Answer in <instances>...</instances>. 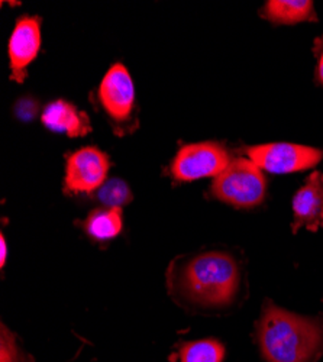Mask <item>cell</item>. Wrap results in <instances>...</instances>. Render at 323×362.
I'll list each match as a JSON object with an SVG mask.
<instances>
[{"label":"cell","instance_id":"7a4b0ae2","mask_svg":"<svg viewBox=\"0 0 323 362\" xmlns=\"http://www.w3.org/2000/svg\"><path fill=\"white\" fill-rule=\"evenodd\" d=\"M170 291L187 303L201 308L229 306L241 286L238 262L226 252L209 251L172 265Z\"/></svg>","mask_w":323,"mask_h":362},{"label":"cell","instance_id":"9c48e42d","mask_svg":"<svg viewBox=\"0 0 323 362\" xmlns=\"http://www.w3.org/2000/svg\"><path fill=\"white\" fill-rule=\"evenodd\" d=\"M293 232L302 228L316 232L323 226V173L315 171L293 199Z\"/></svg>","mask_w":323,"mask_h":362},{"label":"cell","instance_id":"3957f363","mask_svg":"<svg viewBox=\"0 0 323 362\" xmlns=\"http://www.w3.org/2000/svg\"><path fill=\"white\" fill-rule=\"evenodd\" d=\"M267 180L249 158L232 160L212 183V194L237 209H252L266 199Z\"/></svg>","mask_w":323,"mask_h":362},{"label":"cell","instance_id":"6da1fadb","mask_svg":"<svg viewBox=\"0 0 323 362\" xmlns=\"http://www.w3.org/2000/svg\"><path fill=\"white\" fill-rule=\"evenodd\" d=\"M255 341L266 362H317L323 356V315L300 316L266 300Z\"/></svg>","mask_w":323,"mask_h":362},{"label":"cell","instance_id":"7c38bea8","mask_svg":"<svg viewBox=\"0 0 323 362\" xmlns=\"http://www.w3.org/2000/svg\"><path fill=\"white\" fill-rule=\"evenodd\" d=\"M122 209H98L81 223L87 235L96 240H107L117 236L122 230Z\"/></svg>","mask_w":323,"mask_h":362},{"label":"cell","instance_id":"277c9868","mask_svg":"<svg viewBox=\"0 0 323 362\" xmlns=\"http://www.w3.org/2000/svg\"><path fill=\"white\" fill-rule=\"evenodd\" d=\"M248 158L262 171L288 174L309 170L323 160V151L290 142H274L247 148Z\"/></svg>","mask_w":323,"mask_h":362},{"label":"cell","instance_id":"8fae6325","mask_svg":"<svg viewBox=\"0 0 323 362\" xmlns=\"http://www.w3.org/2000/svg\"><path fill=\"white\" fill-rule=\"evenodd\" d=\"M261 18L277 25H296L317 21L309 0H270L261 9Z\"/></svg>","mask_w":323,"mask_h":362},{"label":"cell","instance_id":"ba28073f","mask_svg":"<svg viewBox=\"0 0 323 362\" xmlns=\"http://www.w3.org/2000/svg\"><path fill=\"white\" fill-rule=\"evenodd\" d=\"M41 49V18L22 16L18 19L8 44L11 78L22 83L28 76V67Z\"/></svg>","mask_w":323,"mask_h":362},{"label":"cell","instance_id":"e0dca14e","mask_svg":"<svg viewBox=\"0 0 323 362\" xmlns=\"http://www.w3.org/2000/svg\"><path fill=\"white\" fill-rule=\"evenodd\" d=\"M6 252H8L6 240H5V236L2 235V236H0V265H2V268L6 264Z\"/></svg>","mask_w":323,"mask_h":362},{"label":"cell","instance_id":"52a82bcc","mask_svg":"<svg viewBox=\"0 0 323 362\" xmlns=\"http://www.w3.org/2000/svg\"><path fill=\"white\" fill-rule=\"evenodd\" d=\"M109 157L95 146L81 148L67 157L64 187L74 194H90L106 183Z\"/></svg>","mask_w":323,"mask_h":362},{"label":"cell","instance_id":"30bf717a","mask_svg":"<svg viewBox=\"0 0 323 362\" xmlns=\"http://www.w3.org/2000/svg\"><path fill=\"white\" fill-rule=\"evenodd\" d=\"M42 125L54 132H61L71 138L86 136L92 132L90 119L84 112L66 100L49 103L41 116Z\"/></svg>","mask_w":323,"mask_h":362},{"label":"cell","instance_id":"5bb4252c","mask_svg":"<svg viewBox=\"0 0 323 362\" xmlns=\"http://www.w3.org/2000/svg\"><path fill=\"white\" fill-rule=\"evenodd\" d=\"M98 192V199L107 209H122V206H127L132 202V193L128 185L121 178L107 180Z\"/></svg>","mask_w":323,"mask_h":362},{"label":"cell","instance_id":"8992f818","mask_svg":"<svg viewBox=\"0 0 323 362\" xmlns=\"http://www.w3.org/2000/svg\"><path fill=\"white\" fill-rule=\"evenodd\" d=\"M98 100L116 131L124 129L135 119V86L124 64H114L107 70L98 90Z\"/></svg>","mask_w":323,"mask_h":362},{"label":"cell","instance_id":"4fadbf2b","mask_svg":"<svg viewBox=\"0 0 323 362\" xmlns=\"http://www.w3.org/2000/svg\"><path fill=\"white\" fill-rule=\"evenodd\" d=\"M225 346L218 339H199L180 345V362H223Z\"/></svg>","mask_w":323,"mask_h":362},{"label":"cell","instance_id":"9a60e30c","mask_svg":"<svg viewBox=\"0 0 323 362\" xmlns=\"http://www.w3.org/2000/svg\"><path fill=\"white\" fill-rule=\"evenodd\" d=\"M0 362H34L19 348L15 335L2 325V335H0Z\"/></svg>","mask_w":323,"mask_h":362},{"label":"cell","instance_id":"5b68a950","mask_svg":"<svg viewBox=\"0 0 323 362\" xmlns=\"http://www.w3.org/2000/svg\"><path fill=\"white\" fill-rule=\"evenodd\" d=\"M228 149L218 142L189 144L180 148L171 163V175L179 181L218 177L230 164Z\"/></svg>","mask_w":323,"mask_h":362},{"label":"cell","instance_id":"2e32d148","mask_svg":"<svg viewBox=\"0 0 323 362\" xmlns=\"http://www.w3.org/2000/svg\"><path fill=\"white\" fill-rule=\"evenodd\" d=\"M315 57L317 59L316 64V80L320 86H323V37L316 38L315 47H313Z\"/></svg>","mask_w":323,"mask_h":362}]
</instances>
